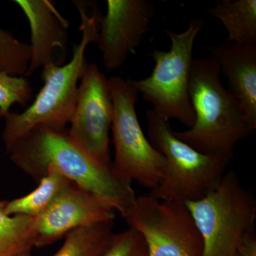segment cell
Returning <instances> with one entry per match:
<instances>
[{"label": "cell", "instance_id": "cell-3", "mask_svg": "<svg viewBox=\"0 0 256 256\" xmlns=\"http://www.w3.org/2000/svg\"><path fill=\"white\" fill-rule=\"evenodd\" d=\"M214 57L194 58L188 95L194 124L183 132H174L180 140L205 154L232 160L236 146L252 134L238 104L225 88Z\"/></svg>", "mask_w": 256, "mask_h": 256}, {"label": "cell", "instance_id": "cell-9", "mask_svg": "<svg viewBox=\"0 0 256 256\" xmlns=\"http://www.w3.org/2000/svg\"><path fill=\"white\" fill-rule=\"evenodd\" d=\"M78 88L70 129V142L99 164L110 168L109 132L114 106L108 79L95 64H86Z\"/></svg>", "mask_w": 256, "mask_h": 256}, {"label": "cell", "instance_id": "cell-8", "mask_svg": "<svg viewBox=\"0 0 256 256\" xmlns=\"http://www.w3.org/2000/svg\"><path fill=\"white\" fill-rule=\"evenodd\" d=\"M124 220L142 236L148 256H202L201 234L183 202L137 197Z\"/></svg>", "mask_w": 256, "mask_h": 256}, {"label": "cell", "instance_id": "cell-13", "mask_svg": "<svg viewBox=\"0 0 256 256\" xmlns=\"http://www.w3.org/2000/svg\"><path fill=\"white\" fill-rule=\"evenodd\" d=\"M14 2L28 18L31 30V60L24 77L54 63V56L58 50L65 60L68 23L53 2L48 0H16Z\"/></svg>", "mask_w": 256, "mask_h": 256}, {"label": "cell", "instance_id": "cell-5", "mask_svg": "<svg viewBox=\"0 0 256 256\" xmlns=\"http://www.w3.org/2000/svg\"><path fill=\"white\" fill-rule=\"evenodd\" d=\"M204 26V20L195 18L190 20L188 28L181 33L165 30L171 41L170 50H153L150 56L154 66L150 76L130 80L133 88L152 104V110L156 114L168 120H176L188 129L195 121L188 95L194 44Z\"/></svg>", "mask_w": 256, "mask_h": 256}, {"label": "cell", "instance_id": "cell-2", "mask_svg": "<svg viewBox=\"0 0 256 256\" xmlns=\"http://www.w3.org/2000/svg\"><path fill=\"white\" fill-rule=\"evenodd\" d=\"M82 18L80 42L73 48L68 63L48 64L42 68L44 86L35 100L21 114L10 112L4 118L2 140L6 152L18 139L40 124L65 130L70 122L80 80L87 62L85 52L90 42H97L100 14L92 3L74 1Z\"/></svg>", "mask_w": 256, "mask_h": 256}, {"label": "cell", "instance_id": "cell-23", "mask_svg": "<svg viewBox=\"0 0 256 256\" xmlns=\"http://www.w3.org/2000/svg\"><path fill=\"white\" fill-rule=\"evenodd\" d=\"M142 256H148V254H146H146H143V255Z\"/></svg>", "mask_w": 256, "mask_h": 256}, {"label": "cell", "instance_id": "cell-6", "mask_svg": "<svg viewBox=\"0 0 256 256\" xmlns=\"http://www.w3.org/2000/svg\"><path fill=\"white\" fill-rule=\"evenodd\" d=\"M108 82L114 106L111 171L124 181L136 182L152 191L163 178L166 159L143 132L136 112L138 92L130 80L116 76Z\"/></svg>", "mask_w": 256, "mask_h": 256}, {"label": "cell", "instance_id": "cell-14", "mask_svg": "<svg viewBox=\"0 0 256 256\" xmlns=\"http://www.w3.org/2000/svg\"><path fill=\"white\" fill-rule=\"evenodd\" d=\"M207 12L223 24L228 42H256V0H220Z\"/></svg>", "mask_w": 256, "mask_h": 256}, {"label": "cell", "instance_id": "cell-21", "mask_svg": "<svg viewBox=\"0 0 256 256\" xmlns=\"http://www.w3.org/2000/svg\"><path fill=\"white\" fill-rule=\"evenodd\" d=\"M234 256H256L255 227L248 230L239 242Z\"/></svg>", "mask_w": 256, "mask_h": 256}, {"label": "cell", "instance_id": "cell-11", "mask_svg": "<svg viewBox=\"0 0 256 256\" xmlns=\"http://www.w3.org/2000/svg\"><path fill=\"white\" fill-rule=\"evenodd\" d=\"M114 210L95 195L70 182L50 206L35 218V246L53 244L80 227L114 220Z\"/></svg>", "mask_w": 256, "mask_h": 256}, {"label": "cell", "instance_id": "cell-10", "mask_svg": "<svg viewBox=\"0 0 256 256\" xmlns=\"http://www.w3.org/2000/svg\"><path fill=\"white\" fill-rule=\"evenodd\" d=\"M106 4L107 12L100 18L96 43L104 66L112 72L136 54L156 10L148 0H108Z\"/></svg>", "mask_w": 256, "mask_h": 256}, {"label": "cell", "instance_id": "cell-12", "mask_svg": "<svg viewBox=\"0 0 256 256\" xmlns=\"http://www.w3.org/2000/svg\"><path fill=\"white\" fill-rule=\"evenodd\" d=\"M214 57L252 133L256 130V42L204 47Z\"/></svg>", "mask_w": 256, "mask_h": 256}, {"label": "cell", "instance_id": "cell-15", "mask_svg": "<svg viewBox=\"0 0 256 256\" xmlns=\"http://www.w3.org/2000/svg\"><path fill=\"white\" fill-rule=\"evenodd\" d=\"M72 182L60 174L50 170L40 180L36 190L25 196L6 202L5 212L9 216H25L36 218L50 206L67 185Z\"/></svg>", "mask_w": 256, "mask_h": 256}, {"label": "cell", "instance_id": "cell-17", "mask_svg": "<svg viewBox=\"0 0 256 256\" xmlns=\"http://www.w3.org/2000/svg\"><path fill=\"white\" fill-rule=\"evenodd\" d=\"M6 204V201H0V256L32 249L36 244L35 218L8 215Z\"/></svg>", "mask_w": 256, "mask_h": 256}, {"label": "cell", "instance_id": "cell-4", "mask_svg": "<svg viewBox=\"0 0 256 256\" xmlns=\"http://www.w3.org/2000/svg\"><path fill=\"white\" fill-rule=\"evenodd\" d=\"M150 142L164 156L166 164L151 196L163 201L196 202L214 190L230 160L205 154L174 136L170 120L152 110L146 111Z\"/></svg>", "mask_w": 256, "mask_h": 256}, {"label": "cell", "instance_id": "cell-7", "mask_svg": "<svg viewBox=\"0 0 256 256\" xmlns=\"http://www.w3.org/2000/svg\"><path fill=\"white\" fill-rule=\"evenodd\" d=\"M184 204L203 240L202 256H234L244 234L255 227V197L233 171L202 200Z\"/></svg>", "mask_w": 256, "mask_h": 256}, {"label": "cell", "instance_id": "cell-1", "mask_svg": "<svg viewBox=\"0 0 256 256\" xmlns=\"http://www.w3.org/2000/svg\"><path fill=\"white\" fill-rule=\"evenodd\" d=\"M10 160L40 182L54 170L86 190L126 218L136 202L131 183L99 164L69 140L66 130L40 124L18 139L8 151Z\"/></svg>", "mask_w": 256, "mask_h": 256}, {"label": "cell", "instance_id": "cell-16", "mask_svg": "<svg viewBox=\"0 0 256 256\" xmlns=\"http://www.w3.org/2000/svg\"><path fill=\"white\" fill-rule=\"evenodd\" d=\"M114 220L74 229L52 256H100L114 236Z\"/></svg>", "mask_w": 256, "mask_h": 256}, {"label": "cell", "instance_id": "cell-18", "mask_svg": "<svg viewBox=\"0 0 256 256\" xmlns=\"http://www.w3.org/2000/svg\"><path fill=\"white\" fill-rule=\"evenodd\" d=\"M31 60V47L0 28V72L24 77Z\"/></svg>", "mask_w": 256, "mask_h": 256}, {"label": "cell", "instance_id": "cell-19", "mask_svg": "<svg viewBox=\"0 0 256 256\" xmlns=\"http://www.w3.org/2000/svg\"><path fill=\"white\" fill-rule=\"evenodd\" d=\"M33 90L28 79L0 72V119L11 111L12 106H30L33 101Z\"/></svg>", "mask_w": 256, "mask_h": 256}, {"label": "cell", "instance_id": "cell-22", "mask_svg": "<svg viewBox=\"0 0 256 256\" xmlns=\"http://www.w3.org/2000/svg\"><path fill=\"white\" fill-rule=\"evenodd\" d=\"M10 256H32V249L24 250V252H18V254H13Z\"/></svg>", "mask_w": 256, "mask_h": 256}, {"label": "cell", "instance_id": "cell-20", "mask_svg": "<svg viewBox=\"0 0 256 256\" xmlns=\"http://www.w3.org/2000/svg\"><path fill=\"white\" fill-rule=\"evenodd\" d=\"M146 252L142 236L130 228L114 234L105 250L100 256H142Z\"/></svg>", "mask_w": 256, "mask_h": 256}]
</instances>
